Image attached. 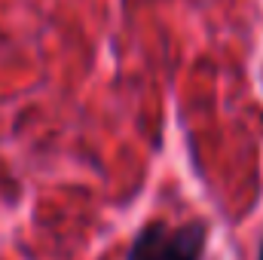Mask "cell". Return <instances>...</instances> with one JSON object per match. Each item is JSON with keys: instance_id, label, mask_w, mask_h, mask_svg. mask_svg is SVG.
Wrapping results in <instances>:
<instances>
[{"instance_id": "obj_1", "label": "cell", "mask_w": 263, "mask_h": 260, "mask_svg": "<svg viewBox=\"0 0 263 260\" xmlns=\"http://www.w3.org/2000/svg\"><path fill=\"white\" fill-rule=\"evenodd\" d=\"M208 245V224L187 220V224H165L150 220L144 224L129 245L126 260H202Z\"/></svg>"}, {"instance_id": "obj_2", "label": "cell", "mask_w": 263, "mask_h": 260, "mask_svg": "<svg viewBox=\"0 0 263 260\" xmlns=\"http://www.w3.org/2000/svg\"><path fill=\"white\" fill-rule=\"evenodd\" d=\"M257 260H263V239H260V248H257Z\"/></svg>"}]
</instances>
